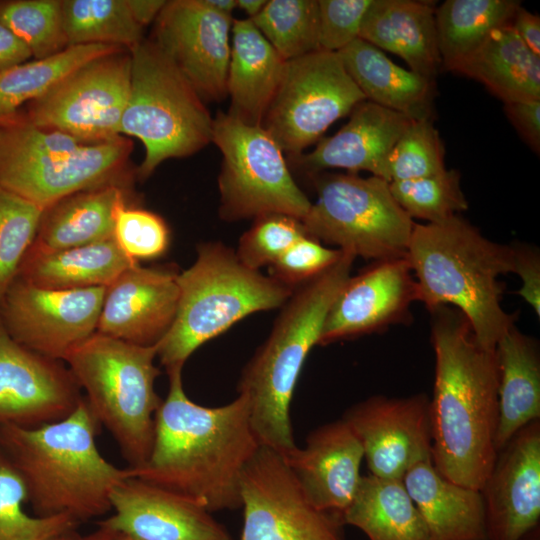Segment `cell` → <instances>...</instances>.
I'll list each match as a JSON object with an SVG mask.
<instances>
[{"label":"cell","mask_w":540,"mask_h":540,"mask_svg":"<svg viewBox=\"0 0 540 540\" xmlns=\"http://www.w3.org/2000/svg\"><path fill=\"white\" fill-rule=\"evenodd\" d=\"M418 289L406 257L373 261L350 276L325 318L318 345H328L408 324Z\"/></svg>","instance_id":"18"},{"label":"cell","mask_w":540,"mask_h":540,"mask_svg":"<svg viewBox=\"0 0 540 540\" xmlns=\"http://www.w3.org/2000/svg\"><path fill=\"white\" fill-rule=\"evenodd\" d=\"M342 253L304 235L269 266L271 277L295 289L333 265Z\"/></svg>","instance_id":"45"},{"label":"cell","mask_w":540,"mask_h":540,"mask_svg":"<svg viewBox=\"0 0 540 540\" xmlns=\"http://www.w3.org/2000/svg\"><path fill=\"white\" fill-rule=\"evenodd\" d=\"M169 391L155 417L149 458L132 476L195 500L211 513L241 508V478L261 446L248 398L208 407L185 393L182 369L167 371Z\"/></svg>","instance_id":"1"},{"label":"cell","mask_w":540,"mask_h":540,"mask_svg":"<svg viewBox=\"0 0 540 540\" xmlns=\"http://www.w3.org/2000/svg\"><path fill=\"white\" fill-rule=\"evenodd\" d=\"M337 53L366 100L413 120L433 119L434 80L398 66L361 38Z\"/></svg>","instance_id":"28"},{"label":"cell","mask_w":540,"mask_h":540,"mask_svg":"<svg viewBox=\"0 0 540 540\" xmlns=\"http://www.w3.org/2000/svg\"><path fill=\"white\" fill-rule=\"evenodd\" d=\"M449 71L480 82L504 104L540 100V55L510 25L494 30Z\"/></svg>","instance_id":"30"},{"label":"cell","mask_w":540,"mask_h":540,"mask_svg":"<svg viewBox=\"0 0 540 540\" xmlns=\"http://www.w3.org/2000/svg\"><path fill=\"white\" fill-rule=\"evenodd\" d=\"M31 57L27 46L0 22V73L28 61Z\"/></svg>","instance_id":"49"},{"label":"cell","mask_w":540,"mask_h":540,"mask_svg":"<svg viewBox=\"0 0 540 540\" xmlns=\"http://www.w3.org/2000/svg\"><path fill=\"white\" fill-rule=\"evenodd\" d=\"M126 49L105 44L67 46L53 55L26 61L0 73V118H13L17 110L47 93L87 63Z\"/></svg>","instance_id":"35"},{"label":"cell","mask_w":540,"mask_h":540,"mask_svg":"<svg viewBox=\"0 0 540 540\" xmlns=\"http://www.w3.org/2000/svg\"><path fill=\"white\" fill-rule=\"evenodd\" d=\"M177 284L176 315L157 344L166 372L183 369L196 349L246 316L281 308L294 291L244 265L235 250L221 242L200 244L195 262L178 273Z\"/></svg>","instance_id":"6"},{"label":"cell","mask_w":540,"mask_h":540,"mask_svg":"<svg viewBox=\"0 0 540 540\" xmlns=\"http://www.w3.org/2000/svg\"><path fill=\"white\" fill-rule=\"evenodd\" d=\"M131 149V142L120 136L83 145L60 158L0 159V188L47 210L73 194L107 184L123 166Z\"/></svg>","instance_id":"22"},{"label":"cell","mask_w":540,"mask_h":540,"mask_svg":"<svg viewBox=\"0 0 540 540\" xmlns=\"http://www.w3.org/2000/svg\"><path fill=\"white\" fill-rule=\"evenodd\" d=\"M105 289H49L17 278L0 302V317L17 342L63 361L96 333Z\"/></svg>","instance_id":"14"},{"label":"cell","mask_w":540,"mask_h":540,"mask_svg":"<svg viewBox=\"0 0 540 540\" xmlns=\"http://www.w3.org/2000/svg\"><path fill=\"white\" fill-rule=\"evenodd\" d=\"M100 427L84 397L59 421L34 428L0 425V448L22 477L36 516L81 524L112 509L113 489L131 473L101 455Z\"/></svg>","instance_id":"3"},{"label":"cell","mask_w":540,"mask_h":540,"mask_svg":"<svg viewBox=\"0 0 540 540\" xmlns=\"http://www.w3.org/2000/svg\"><path fill=\"white\" fill-rule=\"evenodd\" d=\"M517 0H446L435 10L442 67L450 70L496 29L511 24Z\"/></svg>","instance_id":"34"},{"label":"cell","mask_w":540,"mask_h":540,"mask_svg":"<svg viewBox=\"0 0 540 540\" xmlns=\"http://www.w3.org/2000/svg\"><path fill=\"white\" fill-rule=\"evenodd\" d=\"M212 142L222 155L218 213L223 221L273 213L303 220L312 203L295 182L283 151L262 126L219 111L213 119Z\"/></svg>","instance_id":"10"},{"label":"cell","mask_w":540,"mask_h":540,"mask_svg":"<svg viewBox=\"0 0 540 540\" xmlns=\"http://www.w3.org/2000/svg\"><path fill=\"white\" fill-rule=\"evenodd\" d=\"M20 118L19 115L13 118H0V127L12 123Z\"/></svg>","instance_id":"57"},{"label":"cell","mask_w":540,"mask_h":540,"mask_svg":"<svg viewBox=\"0 0 540 540\" xmlns=\"http://www.w3.org/2000/svg\"><path fill=\"white\" fill-rule=\"evenodd\" d=\"M512 273L521 279L522 286L517 291L526 303L540 317V253L536 246L511 244Z\"/></svg>","instance_id":"47"},{"label":"cell","mask_w":540,"mask_h":540,"mask_svg":"<svg viewBox=\"0 0 540 540\" xmlns=\"http://www.w3.org/2000/svg\"><path fill=\"white\" fill-rule=\"evenodd\" d=\"M364 100L339 54L318 49L286 61L261 126L283 153L295 157Z\"/></svg>","instance_id":"11"},{"label":"cell","mask_w":540,"mask_h":540,"mask_svg":"<svg viewBox=\"0 0 540 540\" xmlns=\"http://www.w3.org/2000/svg\"><path fill=\"white\" fill-rule=\"evenodd\" d=\"M480 491L488 540H518L540 524V419L497 452Z\"/></svg>","instance_id":"20"},{"label":"cell","mask_w":540,"mask_h":540,"mask_svg":"<svg viewBox=\"0 0 540 540\" xmlns=\"http://www.w3.org/2000/svg\"><path fill=\"white\" fill-rule=\"evenodd\" d=\"M434 2L372 0L359 38L401 57L413 72L435 81L442 61Z\"/></svg>","instance_id":"25"},{"label":"cell","mask_w":540,"mask_h":540,"mask_svg":"<svg viewBox=\"0 0 540 540\" xmlns=\"http://www.w3.org/2000/svg\"><path fill=\"white\" fill-rule=\"evenodd\" d=\"M129 10L143 28L155 21L167 1L164 0H126Z\"/></svg>","instance_id":"51"},{"label":"cell","mask_w":540,"mask_h":540,"mask_svg":"<svg viewBox=\"0 0 540 540\" xmlns=\"http://www.w3.org/2000/svg\"><path fill=\"white\" fill-rule=\"evenodd\" d=\"M239 540H345L341 515L305 496L276 451L260 446L241 478Z\"/></svg>","instance_id":"13"},{"label":"cell","mask_w":540,"mask_h":540,"mask_svg":"<svg viewBox=\"0 0 540 540\" xmlns=\"http://www.w3.org/2000/svg\"><path fill=\"white\" fill-rule=\"evenodd\" d=\"M309 501L317 508L342 514L357 491L364 458L362 446L341 418L325 423L282 456Z\"/></svg>","instance_id":"23"},{"label":"cell","mask_w":540,"mask_h":540,"mask_svg":"<svg viewBox=\"0 0 540 540\" xmlns=\"http://www.w3.org/2000/svg\"><path fill=\"white\" fill-rule=\"evenodd\" d=\"M504 112L523 141L539 155L540 100L505 103Z\"/></svg>","instance_id":"48"},{"label":"cell","mask_w":540,"mask_h":540,"mask_svg":"<svg viewBox=\"0 0 540 540\" xmlns=\"http://www.w3.org/2000/svg\"><path fill=\"white\" fill-rule=\"evenodd\" d=\"M286 61L253 22L234 19L227 72L228 114L261 126L280 84Z\"/></svg>","instance_id":"26"},{"label":"cell","mask_w":540,"mask_h":540,"mask_svg":"<svg viewBox=\"0 0 540 540\" xmlns=\"http://www.w3.org/2000/svg\"><path fill=\"white\" fill-rule=\"evenodd\" d=\"M24 481L0 448V540H50L77 530L78 524L65 517L29 515Z\"/></svg>","instance_id":"38"},{"label":"cell","mask_w":540,"mask_h":540,"mask_svg":"<svg viewBox=\"0 0 540 540\" xmlns=\"http://www.w3.org/2000/svg\"><path fill=\"white\" fill-rule=\"evenodd\" d=\"M355 258L343 251L333 265L294 289L268 338L241 373L237 390L248 398L253 431L260 445L281 456L297 446L290 404L299 375L318 345L325 318L351 276Z\"/></svg>","instance_id":"5"},{"label":"cell","mask_w":540,"mask_h":540,"mask_svg":"<svg viewBox=\"0 0 540 540\" xmlns=\"http://www.w3.org/2000/svg\"><path fill=\"white\" fill-rule=\"evenodd\" d=\"M138 263L121 250L114 238L52 251L31 246L18 278L49 289L107 287Z\"/></svg>","instance_id":"31"},{"label":"cell","mask_w":540,"mask_h":540,"mask_svg":"<svg viewBox=\"0 0 540 540\" xmlns=\"http://www.w3.org/2000/svg\"><path fill=\"white\" fill-rule=\"evenodd\" d=\"M349 116L344 126L320 139L311 152L288 157L290 165L308 176L340 168L382 178L391 149L413 119L368 100L358 103Z\"/></svg>","instance_id":"24"},{"label":"cell","mask_w":540,"mask_h":540,"mask_svg":"<svg viewBox=\"0 0 540 540\" xmlns=\"http://www.w3.org/2000/svg\"><path fill=\"white\" fill-rule=\"evenodd\" d=\"M518 540H540V524L527 531Z\"/></svg>","instance_id":"55"},{"label":"cell","mask_w":540,"mask_h":540,"mask_svg":"<svg viewBox=\"0 0 540 540\" xmlns=\"http://www.w3.org/2000/svg\"><path fill=\"white\" fill-rule=\"evenodd\" d=\"M111 508L98 524L135 540H234L200 503L132 475L113 489Z\"/></svg>","instance_id":"19"},{"label":"cell","mask_w":540,"mask_h":540,"mask_svg":"<svg viewBox=\"0 0 540 540\" xmlns=\"http://www.w3.org/2000/svg\"><path fill=\"white\" fill-rule=\"evenodd\" d=\"M307 235L302 221L285 214H266L254 219L239 239L236 252L247 267L271 266L292 244Z\"/></svg>","instance_id":"43"},{"label":"cell","mask_w":540,"mask_h":540,"mask_svg":"<svg viewBox=\"0 0 540 540\" xmlns=\"http://www.w3.org/2000/svg\"><path fill=\"white\" fill-rule=\"evenodd\" d=\"M129 53L130 88L120 134L143 143L138 175L146 179L163 161L191 156L212 142L214 118L152 39H144Z\"/></svg>","instance_id":"8"},{"label":"cell","mask_w":540,"mask_h":540,"mask_svg":"<svg viewBox=\"0 0 540 540\" xmlns=\"http://www.w3.org/2000/svg\"><path fill=\"white\" fill-rule=\"evenodd\" d=\"M405 257L418 301L428 311L442 305L458 309L483 347L494 350L515 325L516 315L501 305L505 286L499 279L512 271L510 245L488 239L457 215L439 223H414Z\"/></svg>","instance_id":"4"},{"label":"cell","mask_w":540,"mask_h":540,"mask_svg":"<svg viewBox=\"0 0 540 540\" xmlns=\"http://www.w3.org/2000/svg\"><path fill=\"white\" fill-rule=\"evenodd\" d=\"M81 388L61 360L17 342L0 317V425L34 428L70 415Z\"/></svg>","instance_id":"17"},{"label":"cell","mask_w":540,"mask_h":540,"mask_svg":"<svg viewBox=\"0 0 540 540\" xmlns=\"http://www.w3.org/2000/svg\"><path fill=\"white\" fill-rule=\"evenodd\" d=\"M250 20L285 61L319 49L318 0H269Z\"/></svg>","instance_id":"37"},{"label":"cell","mask_w":540,"mask_h":540,"mask_svg":"<svg viewBox=\"0 0 540 540\" xmlns=\"http://www.w3.org/2000/svg\"><path fill=\"white\" fill-rule=\"evenodd\" d=\"M113 238L129 258L139 262L162 256L170 235L159 215L125 205L116 214Z\"/></svg>","instance_id":"44"},{"label":"cell","mask_w":540,"mask_h":540,"mask_svg":"<svg viewBox=\"0 0 540 540\" xmlns=\"http://www.w3.org/2000/svg\"><path fill=\"white\" fill-rule=\"evenodd\" d=\"M317 193L302 224L310 237L373 261L405 257L414 221L389 182L357 173L308 176Z\"/></svg>","instance_id":"9"},{"label":"cell","mask_w":540,"mask_h":540,"mask_svg":"<svg viewBox=\"0 0 540 540\" xmlns=\"http://www.w3.org/2000/svg\"><path fill=\"white\" fill-rule=\"evenodd\" d=\"M156 357L157 345H136L96 332L63 360L129 468L142 466L153 447L155 417L163 401L154 387L160 374Z\"/></svg>","instance_id":"7"},{"label":"cell","mask_w":540,"mask_h":540,"mask_svg":"<svg viewBox=\"0 0 540 540\" xmlns=\"http://www.w3.org/2000/svg\"><path fill=\"white\" fill-rule=\"evenodd\" d=\"M358 438L370 474L402 480L413 465L431 460L430 398L374 395L343 414Z\"/></svg>","instance_id":"16"},{"label":"cell","mask_w":540,"mask_h":540,"mask_svg":"<svg viewBox=\"0 0 540 540\" xmlns=\"http://www.w3.org/2000/svg\"><path fill=\"white\" fill-rule=\"evenodd\" d=\"M341 519L369 540H429L426 523L402 480L361 476Z\"/></svg>","instance_id":"33"},{"label":"cell","mask_w":540,"mask_h":540,"mask_svg":"<svg viewBox=\"0 0 540 540\" xmlns=\"http://www.w3.org/2000/svg\"><path fill=\"white\" fill-rule=\"evenodd\" d=\"M236 2L237 7L248 15V19L254 18L266 3L265 0H236Z\"/></svg>","instance_id":"54"},{"label":"cell","mask_w":540,"mask_h":540,"mask_svg":"<svg viewBox=\"0 0 540 540\" xmlns=\"http://www.w3.org/2000/svg\"><path fill=\"white\" fill-rule=\"evenodd\" d=\"M129 50L95 59L29 102L24 120L86 144L121 136L130 88Z\"/></svg>","instance_id":"12"},{"label":"cell","mask_w":540,"mask_h":540,"mask_svg":"<svg viewBox=\"0 0 540 540\" xmlns=\"http://www.w3.org/2000/svg\"><path fill=\"white\" fill-rule=\"evenodd\" d=\"M0 22L42 59L67 47L62 0H11L0 2Z\"/></svg>","instance_id":"40"},{"label":"cell","mask_w":540,"mask_h":540,"mask_svg":"<svg viewBox=\"0 0 540 540\" xmlns=\"http://www.w3.org/2000/svg\"><path fill=\"white\" fill-rule=\"evenodd\" d=\"M125 205L124 191L111 183L73 194L45 210L32 247L52 251L113 238Z\"/></svg>","instance_id":"32"},{"label":"cell","mask_w":540,"mask_h":540,"mask_svg":"<svg viewBox=\"0 0 540 540\" xmlns=\"http://www.w3.org/2000/svg\"><path fill=\"white\" fill-rule=\"evenodd\" d=\"M233 20L204 0L167 1L155 20L152 40L204 102L227 97Z\"/></svg>","instance_id":"15"},{"label":"cell","mask_w":540,"mask_h":540,"mask_svg":"<svg viewBox=\"0 0 540 540\" xmlns=\"http://www.w3.org/2000/svg\"><path fill=\"white\" fill-rule=\"evenodd\" d=\"M178 271L168 267L128 268L105 289L98 333L141 346L157 345L174 321Z\"/></svg>","instance_id":"21"},{"label":"cell","mask_w":540,"mask_h":540,"mask_svg":"<svg viewBox=\"0 0 540 540\" xmlns=\"http://www.w3.org/2000/svg\"><path fill=\"white\" fill-rule=\"evenodd\" d=\"M77 534H78V532H77V530H75V531H71V532L62 534V535L57 536V537H55L53 539H50V540H75Z\"/></svg>","instance_id":"56"},{"label":"cell","mask_w":540,"mask_h":540,"mask_svg":"<svg viewBox=\"0 0 540 540\" xmlns=\"http://www.w3.org/2000/svg\"><path fill=\"white\" fill-rule=\"evenodd\" d=\"M499 368L498 452L521 428L540 419V352L536 339L510 327L496 345Z\"/></svg>","instance_id":"29"},{"label":"cell","mask_w":540,"mask_h":540,"mask_svg":"<svg viewBox=\"0 0 540 540\" xmlns=\"http://www.w3.org/2000/svg\"><path fill=\"white\" fill-rule=\"evenodd\" d=\"M460 179L458 170L445 169L426 177L391 182L389 187L396 202L411 219L439 223L468 209Z\"/></svg>","instance_id":"39"},{"label":"cell","mask_w":540,"mask_h":540,"mask_svg":"<svg viewBox=\"0 0 540 540\" xmlns=\"http://www.w3.org/2000/svg\"><path fill=\"white\" fill-rule=\"evenodd\" d=\"M67 46L105 44L130 50L144 40V28L126 0H62Z\"/></svg>","instance_id":"36"},{"label":"cell","mask_w":540,"mask_h":540,"mask_svg":"<svg viewBox=\"0 0 540 540\" xmlns=\"http://www.w3.org/2000/svg\"><path fill=\"white\" fill-rule=\"evenodd\" d=\"M444 156L433 119L413 120L391 149L382 178L391 183L440 173L446 169Z\"/></svg>","instance_id":"42"},{"label":"cell","mask_w":540,"mask_h":540,"mask_svg":"<svg viewBox=\"0 0 540 540\" xmlns=\"http://www.w3.org/2000/svg\"><path fill=\"white\" fill-rule=\"evenodd\" d=\"M402 481L426 523L429 540H488L480 490L446 479L431 460L413 465Z\"/></svg>","instance_id":"27"},{"label":"cell","mask_w":540,"mask_h":540,"mask_svg":"<svg viewBox=\"0 0 540 540\" xmlns=\"http://www.w3.org/2000/svg\"><path fill=\"white\" fill-rule=\"evenodd\" d=\"M75 540H135L125 533L97 523V528L85 535L77 534Z\"/></svg>","instance_id":"52"},{"label":"cell","mask_w":540,"mask_h":540,"mask_svg":"<svg viewBox=\"0 0 540 540\" xmlns=\"http://www.w3.org/2000/svg\"><path fill=\"white\" fill-rule=\"evenodd\" d=\"M204 2L213 10L220 14L232 16L237 7L236 0H204Z\"/></svg>","instance_id":"53"},{"label":"cell","mask_w":540,"mask_h":540,"mask_svg":"<svg viewBox=\"0 0 540 540\" xmlns=\"http://www.w3.org/2000/svg\"><path fill=\"white\" fill-rule=\"evenodd\" d=\"M372 0H318L319 49L339 52L359 38L364 15Z\"/></svg>","instance_id":"46"},{"label":"cell","mask_w":540,"mask_h":540,"mask_svg":"<svg viewBox=\"0 0 540 540\" xmlns=\"http://www.w3.org/2000/svg\"><path fill=\"white\" fill-rule=\"evenodd\" d=\"M510 26L535 54L540 55V17L520 6Z\"/></svg>","instance_id":"50"},{"label":"cell","mask_w":540,"mask_h":540,"mask_svg":"<svg viewBox=\"0 0 540 540\" xmlns=\"http://www.w3.org/2000/svg\"><path fill=\"white\" fill-rule=\"evenodd\" d=\"M45 210L0 188V302L18 278Z\"/></svg>","instance_id":"41"},{"label":"cell","mask_w":540,"mask_h":540,"mask_svg":"<svg viewBox=\"0 0 540 540\" xmlns=\"http://www.w3.org/2000/svg\"><path fill=\"white\" fill-rule=\"evenodd\" d=\"M429 312L435 354L431 461L446 479L481 490L497 455L496 349L478 342L458 309L442 305Z\"/></svg>","instance_id":"2"}]
</instances>
